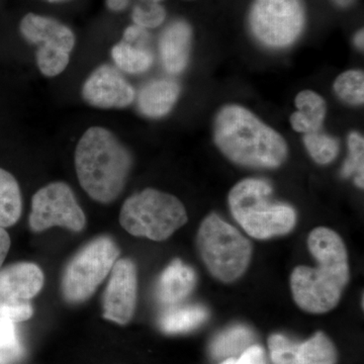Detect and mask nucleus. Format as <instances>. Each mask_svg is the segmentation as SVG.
I'll return each instance as SVG.
<instances>
[{"mask_svg":"<svg viewBox=\"0 0 364 364\" xmlns=\"http://www.w3.org/2000/svg\"><path fill=\"white\" fill-rule=\"evenodd\" d=\"M308 247L317 267L294 268L291 289L296 305L311 314L336 308L350 279L348 254L343 240L329 228L318 227L309 235Z\"/></svg>","mask_w":364,"mask_h":364,"instance_id":"1","label":"nucleus"},{"mask_svg":"<svg viewBox=\"0 0 364 364\" xmlns=\"http://www.w3.org/2000/svg\"><path fill=\"white\" fill-rule=\"evenodd\" d=\"M214 140L228 159L253 168H277L289 152L284 136L241 105H226L218 112Z\"/></svg>","mask_w":364,"mask_h":364,"instance_id":"2","label":"nucleus"},{"mask_svg":"<svg viewBox=\"0 0 364 364\" xmlns=\"http://www.w3.org/2000/svg\"><path fill=\"white\" fill-rule=\"evenodd\" d=\"M133 158L111 131L92 127L81 136L75 150L79 183L95 202L109 203L124 191Z\"/></svg>","mask_w":364,"mask_h":364,"instance_id":"3","label":"nucleus"},{"mask_svg":"<svg viewBox=\"0 0 364 364\" xmlns=\"http://www.w3.org/2000/svg\"><path fill=\"white\" fill-rule=\"evenodd\" d=\"M270 184L262 179L247 178L237 183L229 193V207L244 231L259 240L289 234L296 224L291 205L269 200Z\"/></svg>","mask_w":364,"mask_h":364,"instance_id":"4","label":"nucleus"},{"mask_svg":"<svg viewBox=\"0 0 364 364\" xmlns=\"http://www.w3.org/2000/svg\"><path fill=\"white\" fill-rule=\"evenodd\" d=\"M196 245L208 272L225 284L240 279L252 258L250 241L215 213L200 224Z\"/></svg>","mask_w":364,"mask_h":364,"instance_id":"5","label":"nucleus"},{"mask_svg":"<svg viewBox=\"0 0 364 364\" xmlns=\"http://www.w3.org/2000/svg\"><path fill=\"white\" fill-rule=\"evenodd\" d=\"M183 203L176 196L146 188L130 196L122 207L119 223L135 237L164 241L188 223Z\"/></svg>","mask_w":364,"mask_h":364,"instance_id":"6","label":"nucleus"},{"mask_svg":"<svg viewBox=\"0 0 364 364\" xmlns=\"http://www.w3.org/2000/svg\"><path fill=\"white\" fill-rule=\"evenodd\" d=\"M119 249L111 237L93 239L78 251L62 277V294L72 305L85 303L111 273L119 259Z\"/></svg>","mask_w":364,"mask_h":364,"instance_id":"7","label":"nucleus"},{"mask_svg":"<svg viewBox=\"0 0 364 364\" xmlns=\"http://www.w3.org/2000/svg\"><path fill=\"white\" fill-rule=\"evenodd\" d=\"M251 31L261 44L272 49L293 45L303 33L305 9L301 0H255L250 16Z\"/></svg>","mask_w":364,"mask_h":364,"instance_id":"8","label":"nucleus"},{"mask_svg":"<svg viewBox=\"0 0 364 364\" xmlns=\"http://www.w3.org/2000/svg\"><path fill=\"white\" fill-rule=\"evenodd\" d=\"M20 30L26 41L41 45L37 64L42 74L54 77L65 70L75 45L70 28L53 18L28 14L21 20Z\"/></svg>","mask_w":364,"mask_h":364,"instance_id":"9","label":"nucleus"},{"mask_svg":"<svg viewBox=\"0 0 364 364\" xmlns=\"http://www.w3.org/2000/svg\"><path fill=\"white\" fill-rule=\"evenodd\" d=\"M44 286V273L35 263L0 268V320L25 322L32 318V299Z\"/></svg>","mask_w":364,"mask_h":364,"instance_id":"10","label":"nucleus"},{"mask_svg":"<svg viewBox=\"0 0 364 364\" xmlns=\"http://www.w3.org/2000/svg\"><path fill=\"white\" fill-rule=\"evenodd\" d=\"M28 222L33 232L56 226L80 232L85 229L86 219L70 186L64 182H53L33 195Z\"/></svg>","mask_w":364,"mask_h":364,"instance_id":"11","label":"nucleus"},{"mask_svg":"<svg viewBox=\"0 0 364 364\" xmlns=\"http://www.w3.org/2000/svg\"><path fill=\"white\" fill-rule=\"evenodd\" d=\"M138 291V274L128 258L114 263L102 298L104 318L119 325H127L133 318Z\"/></svg>","mask_w":364,"mask_h":364,"instance_id":"12","label":"nucleus"},{"mask_svg":"<svg viewBox=\"0 0 364 364\" xmlns=\"http://www.w3.org/2000/svg\"><path fill=\"white\" fill-rule=\"evenodd\" d=\"M83 100L98 109H124L133 104L136 92L133 86L114 67H97L82 87Z\"/></svg>","mask_w":364,"mask_h":364,"instance_id":"13","label":"nucleus"},{"mask_svg":"<svg viewBox=\"0 0 364 364\" xmlns=\"http://www.w3.org/2000/svg\"><path fill=\"white\" fill-rule=\"evenodd\" d=\"M273 364H335L337 352L325 333L317 332L303 343H294L282 334L268 339Z\"/></svg>","mask_w":364,"mask_h":364,"instance_id":"14","label":"nucleus"},{"mask_svg":"<svg viewBox=\"0 0 364 364\" xmlns=\"http://www.w3.org/2000/svg\"><path fill=\"white\" fill-rule=\"evenodd\" d=\"M149 35L145 28L138 26H129L124 33V39L114 46L112 56L117 68L131 74H140L149 70L154 57L146 47Z\"/></svg>","mask_w":364,"mask_h":364,"instance_id":"15","label":"nucleus"},{"mask_svg":"<svg viewBox=\"0 0 364 364\" xmlns=\"http://www.w3.org/2000/svg\"><path fill=\"white\" fill-rule=\"evenodd\" d=\"M193 31L184 21H176L166 26L159 41L163 67L170 74L186 70L191 57Z\"/></svg>","mask_w":364,"mask_h":364,"instance_id":"16","label":"nucleus"},{"mask_svg":"<svg viewBox=\"0 0 364 364\" xmlns=\"http://www.w3.org/2000/svg\"><path fill=\"white\" fill-rule=\"evenodd\" d=\"M196 284L195 270L184 264L181 259L173 260L158 279V301L166 306L179 305L191 294Z\"/></svg>","mask_w":364,"mask_h":364,"instance_id":"17","label":"nucleus"},{"mask_svg":"<svg viewBox=\"0 0 364 364\" xmlns=\"http://www.w3.org/2000/svg\"><path fill=\"white\" fill-rule=\"evenodd\" d=\"M181 91V85L170 79L150 81L139 93V111L152 119L166 116L176 105Z\"/></svg>","mask_w":364,"mask_h":364,"instance_id":"18","label":"nucleus"},{"mask_svg":"<svg viewBox=\"0 0 364 364\" xmlns=\"http://www.w3.org/2000/svg\"><path fill=\"white\" fill-rule=\"evenodd\" d=\"M294 105L298 111L289 117L294 130L305 135L320 131L327 112L324 98L315 91L303 90L296 95Z\"/></svg>","mask_w":364,"mask_h":364,"instance_id":"19","label":"nucleus"},{"mask_svg":"<svg viewBox=\"0 0 364 364\" xmlns=\"http://www.w3.org/2000/svg\"><path fill=\"white\" fill-rule=\"evenodd\" d=\"M167 308L158 320L160 329L166 334L193 331L208 318V309L200 305H176Z\"/></svg>","mask_w":364,"mask_h":364,"instance_id":"20","label":"nucleus"},{"mask_svg":"<svg viewBox=\"0 0 364 364\" xmlns=\"http://www.w3.org/2000/svg\"><path fill=\"white\" fill-rule=\"evenodd\" d=\"M254 334L244 325H235L220 333L210 344V351L215 359L239 356L253 345Z\"/></svg>","mask_w":364,"mask_h":364,"instance_id":"21","label":"nucleus"},{"mask_svg":"<svg viewBox=\"0 0 364 364\" xmlns=\"http://www.w3.org/2000/svg\"><path fill=\"white\" fill-rule=\"evenodd\" d=\"M23 210L20 186L16 177L0 168V227L14 226Z\"/></svg>","mask_w":364,"mask_h":364,"instance_id":"22","label":"nucleus"},{"mask_svg":"<svg viewBox=\"0 0 364 364\" xmlns=\"http://www.w3.org/2000/svg\"><path fill=\"white\" fill-rule=\"evenodd\" d=\"M335 93L340 100L351 105L364 102V73L361 70H348L340 74L334 81Z\"/></svg>","mask_w":364,"mask_h":364,"instance_id":"23","label":"nucleus"},{"mask_svg":"<svg viewBox=\"0 0 364 364\" xmlns=\"http://www.w3.org/2000/svg\"><path fill=\"white\" fill-rule=\"evenodd\" d=\"M304 144L310 156L318 164L327 165L334 161L339 153V142L335 138L326 134H306Z\"/></svg>","mask_w":364,"mask_h":364,"instance_id":"24","label":"nucleus"},{"mask_svg":"<svg viewBox=\"0 0 364 364\" xmlns=\"http://www.w3.org/2000/svg\"><path fill=\"white\" fill-rule=\"evenodd\" d=\"M349 154L341 170V176L349 178L354 176V182L359 188H363L364 182V139L356 132L348 136Z\"/></svg>","mask_w":364,"mask_h":364,"instance_id":"25","label":"nucleus"},{"mask_svg":"<svg viewBox=\"0 0 364 364\" xmlns=\"http://www.w3.org/2000/svg\"><path fill=\"white\" fill-rule=\"evenodd\" d=\"M23 353L16 323L0 320V364H11Z\"/></svg>","mask_w":364,"mask_h":364,"instance_id":"26","label":"nucleus"},{"mask_svg":"<svg viewBox=\"0 0 364 364\" xmlns=\"http://www.w3.org/2000/svg\"><path fill=\"white\" fill-rule=\"evenodd\" d=\"M166 18L164 7L159 4H143L134 7L132 18L136 26L143 28H155L162 25Z\"/></svg>","mask_w":364,"mask_h":364,"instance_id":"27","label":"nucleus"},{"mask_svg":"<svg viewBox=\"0 0 364 364\" xmlns=\"http://www.w3.org/2000/svg\"><path fill=\"white\" fill-rule=\"evenodd\" d=\"M221 364H267V359L262 347L253 344L238 358L225 359Z\"/></svg>","mask_w":364,"mask_h":364,"instance_id":"28","label":"nucleus"},{"mask_svg":"<svg viewBox=\"0 0 364 364\" xmlns=\"http://www.w3.org/2000/svg\"><path fill=\"white\" fill-rule=\"evenodd\" d=\"M11 248V238L4 228L0 227V267L4 264Z\"/></svg>","mask_w":364,"mask_h":364,"instance_id":"29","label":"nucleus"},{"mask_svg":"<svg viewBox=\"0 0 364 364\" xmlns=\"http://www.w3.org/2000/svg\"><path fill=\"white\" fill-rule=\"evenodd\" d=\"M144 4H159L162 0H142ZM130 4V0H107V6L112 11H121Z\"/></svg>","mask_w":364,"mask_h":364,"instance_id":"30","label":"nucleus"},{"mask_svg":"<svg viewBox=\"0 0 364 364\" xmlns=\"http://www.w3.org/2000/svg\"><path fill=\"white\" fill-rule=\"evenodd\" d=\"M354 44L358 49L363 50L364 38H363V30L359 31L354 37Z\"/></svg>","mask_w":364,"mask_h":364,"instance_id":"31","label":"nucleus"},{"mask_svg":"<svg viewBox=\"0 0 364 364\" xmlns=\"http://www.w3.org/2000/svg\"><path fill=\"white\" fill-rule=\"evenodd\" d=\"M334 1L340 6H348L353 0H334Z\"/></svg>","mask_w":364,"mask_h":364,"instance_id":"32","label":"nucleus"},{"mask_svg":"<svg viewBox=\"0 0 364 364\" xmlns=\"http://www.w3.org/2000/svg\"><path fill=\"white\" fill-rule=\"evenodd\" d=\"M49 1H61V0H49Z\"/></svg>","mask_w":364,"mask_h":364,"instance_id":"33","label":"nucleus"}]
</instances>
